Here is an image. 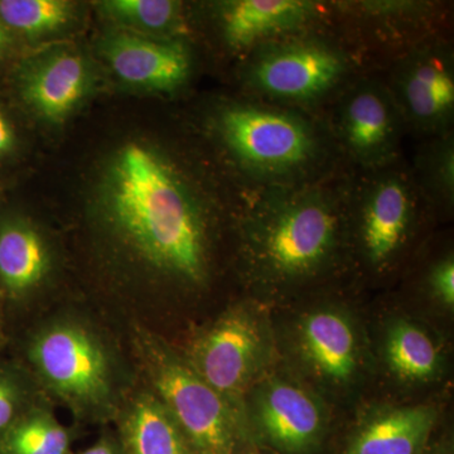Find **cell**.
Returning <instances> with one entry per match:
<instances>
[{
  "label": "cell",
  "instance_id": "obj_20",
  "mask_svg": "<svg viewBox=\"0 0 454 454\" xmlns=\"http://www.w3.org/2000/svg\"><path fill=\"white\" fill-rule=\"evenodd\" d=\"M385 349L391 372L400 379L428 381L438 372L441 360L434 342L409 322H397L390 328Z\"/></svg>",
  "mask_w": 454,
  "mask_h": 454
},
{
  "label": "cell",
  "instance_id": "obj_17",
  "mask_svg": "<svg viewBox=\"0 0 454 454\" xmlns=\"http://www.w3.org/2000/svg\"><path fill=\"white\" fill-rule=\"evenodd\" d=\"M434 423L429 406L395 409L361 427L342 454H423Z\"/></svg>",
  "mask_w": 454,
  "mask_h": 454
},
{
  "label": "cell",
  "instance_id": "obj_19",
  "mask_svg": "<svg viewBox=\"0 0 454 454\" xmlns=\"http://www.w3.org/2000/svg\"><path fill=\"white\" fill-rule=\"evenodd\" d=\"M74 432L59 422L47 399L0 437V454H74Z\"/></svg>",
  "mask_w": 454,
  "mask_h": 454
},
{
  "label": "cell",
  "instance_id": "obj_16",
  "mask_svg": "<svg viewBox=\"0 0 454 454\" xmlns=\"http://www.w3.org/2000/svg\"><path fill=\"white\" fill-rule=\"evenodd\" d=\"M301 343L310 365L328 380L348 382L356 372V337L340 313L317 310L304 317Z\"/></svg>",
  "mask_w": 454,
  "mask_h": 454
},
{
  "label": "cell",
  "instance_id": "obj_11",
  "mask_svg": "<svg viewBox=\"0 0 454 454\" xmlns=\"http://www.w3.org/2000/svg\"><path fill=\"white\" fill-rule=\"evenodd\" d=\"M52 270V249L41 230L16 215L0 217V303L9 331L31 309Z\"/></svg>",
  "mask_w": 454,
  "mask_h": 454
},
{
  "label": "cell",
  "instance_id": "obj_13",
  "mask_svg": "<svg viewBox=\"0 0 454 454\" xmlns=\"http://www.w3.org/2000/svg\"><path fill=\"white\" fill-rule=\"evenodd\" d=\"M258 423L265 442L279 454H313L324 439V414L315 399L286 382L262 391Z\"/></svg>",
  "mask_w": 454,
  "mask_h": 454
},
{
  "label": "cell",
  "instance_id": "obj_4",
  "mask_svg": "<svg viewBox=\"0 0 454 454\" xmlns=\"http://www.w3.org/2000/svg\"><path fill=\"white\" fill-rule=\"evenodd\" d=\"M227 153L260 190L307 184L327 175L328 140L306 116L265 103H231L216 116Z\"/></svg>",
  "mask_w": 454,
  "mask_h": 454
},
{
  "label": "cell",
  "instance_id": "obj_27",
  "mask_svg": "<svg viewBox=\"0 0 454 454\" xmlns=\"http://www.w3.org/2000/svg\"><path fill=\"white\" fill-rule=\"evenodd\" d=\"M17 145V134L4 110L0 107V160L13 153Z\"/></svg>",
  "mask_w": 454,
  "mask_h": 454
},
{
  "label": "cell",
  "instance_id": "obj_1",
  "mask_svg": "<svg viewBox=\"0 0 454 454\" xmlns=\"http://www.w3.org/2000/svg\"><path fill=\"white\" fill-rule=\"evenodd\" d=\"M104 221L130 259L160 279L196 288L208 278L207 220L181 173L154 149H119L104 184Z\"/></svg>",
  "mask_w": 454,
  "mask_h": 454
},
{
  "label": "cell",
  "instance_id": "obj_28",
  "mask_svg": "<svg viewBox=\"0 0 454 454\" xmlns=\"http://www.w3.org/2000/svg\"><path fill=\"white\" fill-rule=\"evenodd\" d=\"M9 330L7 324V317H5L4 309L0 303V352L4 351L8 346Z\"/></svg>",
  "mask_w": 454,
  "mask_h": 454
},
{
  "label": "cell",
  "instance_id": "obj_26",
  "mask_svg": "<svg viewBox=\"0 0 454 454\" xmlns=\"http://www.w3.org/2000/svg\"><path fill=\"white\" fill-rule=\"evenodd\" d=\"M74 454H124L115 430L106 428L94 443Z\"/></svg>",
  "mask_w": 454,
  "mask_h": 454
},
{
  "label": "cell",
  "instance_id": "obj_3",
  "mask_svg": "<svg viewBox=\"0 0 454 454\" xmlns=\"http://www.w3.org/2000/svg\"><path fill=\"white\" fill-rule=\"evenodd\" d=\"M351 188L327 173L297 186L260 190L247 229L256 270L288 283L327 268L339 250Z\"/></svg>",
  "mask_w": 454,
  "mask_h": 454
},
{
  "label": "cell",
  "instance_id": "obj_30",
  "mask_svg": "<svg viewBox=\"0 0 454 454\" xmlns=\"http://www.w3.org/2000/svg\"><path fill=\"white\" fill-rule=\"evenodd\" d=\"M243 454H249V453H247V452H244ZM253 454H255V453H253Z\"/></svg>",
  "mask_w": 454,
  "mask_h": 454
},
{
  "label": "cell",
  "instance_id": "obj_10",
  "mask_svg": "<svg viewBox=\"0 0 454 454\" xmlns=\"http://www.w3.org/2000/svg\"><path fill=\"white\" fill-rule=\"evenodd\" d=\"M389 89L405 122L424 133H447L454 112L450 50L439 46L414 50L397 66Z\"/></svg>",
  "mask_w": 454,
  "mask_h": 454
},
{
  "label": "cell",
  "instance_id": "obj_8",
  "mask_svg": "<svg viewBox=\"0 0 454 454\" xmlns=\"http://www.w3.org/2000/svg\"><path fill=\"white\" fill-rule=\"evenodd\" d=\"M404 122L389 88L361 80L340 98L337 138L358 164L370 170L382 168L396 158Z\"/></svg>",
  "mask_w": 454,
  "mask_h": 454
},
{
  "label": "cell",
  "instance_id": "obj_23",
  "mask_svg": "<svg viewBox=\"0 0 454 454\" xmlns=\"http://www.w3.org/2000/svg\"><path fill=\"white\" fill-rule=\"evenodd\" d=\"M103 5L116 20L149 31H163L175 26L181 9L178 3L170 0H112Z\"/></svg>",
  "mask_w": 454,
  "mask_h": 454
},
{
  "label": "cell",
  "instance_id": "obj_15",
  "mask_svg": "<svg viewBox=\"0 0 454 454\" xmlns=\"http://www.w3.org/2000/svg\"><path fill=\"white\" fill-rule=\"evenodd\" d=\"M114 424L124 454H192L172 415L145 384L131 389Z\"/></svg>",
  "mask_w": 454,
  "mask_h": 454
},
{
  "label": "cell",
  "instance_id": "obj_14",
  "mask_svg": "<svg viewBox=\"0 0 454 454\" xmlns=\"http://www.w3.org/2000/svg\"><path fill=\"white\" fill-rule=\"evenodd\" d=\"M104 53L119 79L146 90L170 91L187 82L191 59L178 42H158L115 35L106 42Z\"/></svg>",
  "mask_w": 454,
  "mask_h": 454
},
{
  "label": "cell",
  "instance_id": "obj_21",
  "mask_svg": "<svg viewBox=\"0 0 454 454\" xmlns=\"http://www.w3.org/2000/svg\"><path fill=\"white\" fill-rule=\"evenodd\" d=\"M71 7L62 0H0V20L9 32L35 37L62 28Z\"/></svg>",
  "mask_w": 454,
  "mask_h": 454
},
{
  "label": "cell",
  "instance_id": "obj_5",
  "mask_svg": "<svg viewBox=\"0 0 454 454\" xmlns=\"http://www.w3.org/2000/svg\"><path fill=\"white\" fill-rule=\"evenodd\" d=\"M133 343L145 384L172 415L191 452L243 454V428L225 397L146 328L136 327Z\"/></svg>",
  "mask_w": 454,
  "mask_h": 454
},
{
  "label": "cell",
  "instance_id": "obj_29",
  "mask_svg": "<svg viewBox=\"0 0 454 454\" xmlns=\"http://www.w3.org/2000/svg\"><path fill=\"white\" fill-rule=\"evenodd\" d=\"M9 46H11V32L0 20V59L8 52Z\"/></svg>",
  "mask_w": 454,
  "mask_h": 454
},
{
  "label": "cell",
  "instance_id": "obj_12",
  "mask_svg": "<svg viewBox=\"0 0 454 454\" xmlns=\"http://www.w3.org/2000/svg\"><path fill=\"white\" fill-rule=\"evenodd\" d=\"M319 16V5L307 0H232L220 7L223 41L235 52L255 51L286 40Z\"/></svg>",
  "mask_w": 454,
  "mask_h": 454
},
{
  "label": "cell",
  "instance_id": "obj_22",
  "mask_svg": "<svg viewBox=\"0 0 454 454\" xmlns=\"http://www.w3.org/2000/svg\"><path fill=\"white\" fill-rule=\"evenodd\" d=\"M44 399L26 367L17 358L0 352V437Z\"/></svg>",
  "mask_w": 454,
  "mask_h": 454
},
{
  "label": "cell",
  "instance_id": "obj_25",
  "mask_svg": "<svg viewBox=\"0 0 454 454\" xmlns=\"http://www.w3.org/2000/svg\"><path fill=\"white\" fill-rule=\"evenodd\" d=\"M433 292L438 300L448 307L454 304V262L452 258H447L433 269L429 279Z\"/></svg>",
  "mask_w": 454,
  "mask_h": 454
},
{
  "label": "cell",
  "instance_id": "obj_18",
  "mask_svg": "<svg viewBox=\"0 0 454 454\" xmlns=\"http://www.w3.org/2000/svg\"><path fill=\"white\" fill-rule=\"evenodd\" d=\"M88 85V68L82 57L62 53L27 74L23 97L40 115L64 121L80 103Z\"/></svg>",
  "mask_w": 454,
  "mask_h": 454
},
{
  "label": "cell",
  "instance_id": "obj_6",
  "mask_svg": "<svg viewBox=\"0 0 454 454\" xmlns=\"http://www.w3.org/2000/svg\"><path fill=\"white\" fill-rule=\"evenodd\" d=\"M348 74V56L337 47L317 38L289 37L255 50L247 82L268 100L300 106L328 97Z\"/></svg>",
  "mask_w": 454,
  "mask_h": 454
},
{
  "label": "cell",
  "instance_id": "obj_2",
  "mask_svg": "<svg viewBox=\"0 0 454 454\" xmlns=\"http://www.w3.org/2000/svg\"><path fill=\"white\" fill-rule=\"evenodd\" d=\"M13 357L47 400L65 406L82 424L115 422L134 387L113 340L77 310H59L33 324L18 340Z\"/></svg>",
  "mask_w": 454,
  "mask_h": 454
},
{
  "label": "cell",
  "instance_id": "obj_24",
  "mask_svg": "<svg viewBox=\"0 0 454 454\" xmlns=\"http://www.w3.org/2000/svg\"><path fill=\"white\" fill-rule=\"evenodd\" d=\"M423 184L428 199L452 205L454 199V146L450 134L429 145L422 158Z\"/></svg>",
  "mask_w": 454,
  "mask_h": 454
},
{
  "label": "cell",
  "instance_id": "obj_9",
  "mask_svg": "<svg viewBox=\"0 0 454 454\" xmlns=\"http://www.w3.org/2000/svg\"><path fill=\"white\" fill-rule=\"evenodd\" d=\"M262 348L255 317L247 309H230L197 337L186 361L231 404L230 399L240 393L255 372Z\"/></svg>",
  "mask_w": 454,
  "mask_h": 454
},
{
  "label": "cell",
  "instance_id": "obj_7",
  "mask_svg": "<svg viewBox=\"0 0 454 454\" xmlns=\"http://www.w3.org/2000/svg\"><path fill=\"white\" fill-rule=\"evenodd\" d=\"M419 191L411 176L391 164L372 169L357 186L352 184L349 203L356 208L361 247L372 267H387L404 247Z\"/></svg>",
  "mask_w": 454,
  "mask_h": 454
}]
</instances>
